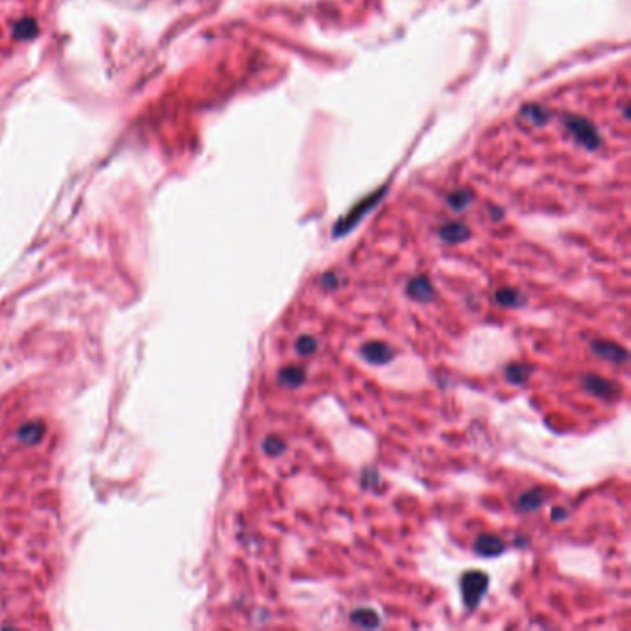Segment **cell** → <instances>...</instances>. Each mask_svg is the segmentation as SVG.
Listing matches in <instances>:
<instances>
[{
    "mask_svg": "<svg viewBox=\"0 0 631 631\" xmlns=\"http://www.w3.org/2000/svg\"><path fill=\"white\" fill-rule=\"evenodd\" d=\"M383 193H385V187L378 189V191H374V193L369 194V196H365L363 200H359L358 204H356V206H354L352 209L346 213L345 217H343V219H341L339 222L334 226V236H337V237L345 236V233H348V231L352 230L354 226H358L359 220L363 219L365 215L371 211L372 207L376 206L378 202H380Z\"/></svg>",
    "mask_w": 631,
    "mask_h": 631,
    "instance_id": "obj_1",
    "label": "cell"
},
{
    "mask_svg": "<svg viewBox=\"0 0 631 631\" xmlns=\"http://www.w3.org/2000/svg\"><path fill=\"white\" fill-rule=\"evenodd\" d=\"M489 587V576L481 571H467L461 577V596L467 609L478 607Z\"/></svg>",
    "mask_w": 631,
    "mask_h": 631,
    "instance_id": "obj_2",
    "label": "cell"
},
{
    "mask_svg": "<svg viewBox=\"0 0 631 631\" xmlns=\"http://www.w3.org/2000/svg\"><path fill=\"white\" fill-rule=\"evenodd\" d=\"M582 385L585 391H589L590 395L598 396L601 400H615L619 396L617 395L619 387L598 374H582Z\"/></svg>",
    "mask_w": 631,
    "mask_h": 631,
    "instance_id": "obj_3",
    "label": "cell"
},
{
    "mask_svg": "<svg viewBox=\"0 0 631 631\" xmlns=\"http://www.w3.org/2000/svg\"><path fill=\"white\" fill-rule=\"evenodd\" d=\"M566 126L571 130L572 134L576 135V139L585 145L587 148H596V146L600 145V137H598V132H596V128L590 124L589 121H585V119H580V117H566Z\"/></svg>",
    "mask_w": 631,
    "mask_h": 631,
    "instance_id": "obj_4",
    "label": "cell"
},
{
    "mask_svg": "<svg viewBox=\"0 0 631 631\" xmlns=\"http://www.w3.org/2000/svg\"><path fill=\"white\" fill-rule=\"evenodd\" d=\"M590 352L595 354L596 358L606 359V361H611V363L617 365H622L628 361V350H626L624 346L613 343V341H593V343H590Z\"/></svg>",
    "mask_w": 631,
    "mask_h": 631,
    "instance_id": "obj_5",
    "label": "cell"
},
{
    "mask_svg": "<svg viewBox=\"0 0 631 631\" xmlns=\"http://www.w3.org/2000/svg\"><path fill=\"white\" fill-rule=\"evenodd\" d=\"M361 356L372 365H385L395 358V348L383 341H369L361 346Z\"/></svg>",
    "mask_w": 631,
    "mask_h": 631,
    "instance_id": "obj_6",
    "label": "cell"
},
{
    "mask_svg": "<svg viewBox=\"0 0 631 631\" xmlns=\"http://www.w3.org/2000/svg\"><path fill=\"white\" fill-rule=\"evenodd\" d=\"M407 297L413 298L415 302H433L435 300V289L431 286V282L428 276H417L407 282L406 286Z\"/></svg>",
    "mask_w": 631,
    "mask_h": 631,
    "instance_id": "obj_7",
    "label": "cell"
},
{
    "mask_svg": "<svg viewBox=\"0 0 631 631\" xmlns=\"http://www.w3.org/2000/svg\"><path fill=\"white\" fill-rule=\"evenodd\" d=\"M474 552L481 558H496L505 552V542L498 535L481 534L474 542Z\"/></svg>",
    "mask_w": 631,
    "mask_h": 631,
    "instance_id": "obj_8",
    "label": "cell"
},
{
    "mask_svg": "<svg viewBox=\"0 0 631 631\" xmlns=\"http://www.w3.org/2000/svg\"><path fill=\"white\" fill-rule=\"evenodd\" d=\"M439 236H441V239H443L444 243L457 244L467 241L468 237H470V230H468V226L463 225V222H448V225L439 228Z\"/></svg>",
    "mask_w": 631,
    "mask_h": 631,
    "instance_id": "obj_9",
    "label": "cell"
},
{
    "mask_svg": "<svg viewBox=\"0 0 631 631\" xmlns=\"http://www.w3.org/2000/svg\"><path fill=\"white\" fill-rule=\"evenodd\" d=\"M306 382V369L300 365H289L278 372V383L282 387L297 389Z\"/></svg>",
    "mask_w": 631,
    "mask_h": 631,
    "instance_id": "obj_10",
    "label": "cell"
},
{
    "mask_svg": "<svg viewBox=\"0 0 631 631\" xmlns=\"http://www.w3.org/2000/svg\"><path fill=\"white\" fill-rule=\"evenodd\" d=\"M494 300L502 308H520V306L526 303V297L520 291L513 289V287H500V289H496Z\"/></svg>",
    "mask_w": 631,
    "mask_h": 631,
    "instance_id": "obj_11",
    "label": "cell"
},
{
    "mask_svg": "<svg viewBox=\"0 0 631 631\" xmlns=\"http://www.w3.org/2000/svg\"><path fill=\"white\" fill-rule=\"evenodd\" d=\"M544 504V492L542 489H529V491L522 492L518 500H516V507L526 513L537 511L540 505Z\"/></svg>",
    "mask_w": 631,
    "mask_h": 631,
    "instance_id": "obj_12",
    "label": "cell"
},
{
    "mask_svg": "<svg viewBox=\"0 0 631 631\" xmlns=\"http://www.w3.org/2000/svg\"><path fill=\"white\" fill-rule=\"evenodd\" d=\"M350 622L359 626V628L374 630V628L380 626V615L374 609H369V607H359V609L350 613Z\"/></svg>",
    "mask_w": 631,
    "mask_h": 631,
    "instance_id": "obj_13",
    "label": "cell"
},
{
    "mask_svg": "<svg viewBox=\"0 0 631 631\" xmlns=\"http://www.w3.org/2000/svg\"><path fill=\"white\" fill-rule=\"evenodd\" d=\"M505 378H507V382L522 385L529 378V369L522 363H509L505 369Z\"/></svg>",
    "mask_w": 631,
    "mask_h": 631,
    "instance_id": "obj_14",
    "label": "cell"
},
{
    "mask_svg": "<svg viewBox=\"0 0 631 631\" xmlns=\"http://www.w3.org/2000/svg\"><path fill=\"white\" fill-rule=\"evenodd\" d=\"M286 441H282L279 437H274V435H271V437H267L263 441V450H265V454L268 455H282L286 452Z\"/></svg>",
    "mask_w": 631,
    "mask_h": 631,
    "instance_id": "obj_15",
    "label": "cell"
},
{
    "mask_svg": "<svg viewBox=\"0 0 631 631\" xmlns=\"http://www.w3.org/2000/svg\"><path fill=\"white\" fill-rule=\"evenodd\" d=\"M317 350V341L311 337V335H302L300 339L297 341V352L300 356H311V354H315Z\"/></svg>",
    "mask_w": 631,
    "mask_h": 631,
    "instance_id": "obj_16",
    "label": "cell"
},
{
    "mask_svg": "<svg viewBox=\"0 0 631 631\" xmlns=\"http://www.w3.org/2000/svg\"><path fill=\"white\" fill-rule=\"evenodd\" d=\"M468 202H470V196H468L467 191H455L448 196V206L454 207V209H463V207L468 206Z\"/></svg>",
    "mask_w": 631,
    "mask_h": 631,
    "instance_id": "obj_17",
    "label": "cell"
},
{
    "mask_svg": "<svg viewBox=\"0 0 631 631\" xmlns=\"http://www.w3.org/2000/svg\"><path fill=\"white\" fill-rule=\"evenodd\" d=\"M524 115L528 117V121L535 122V124H542V122H547V113L540 110L539 106H529V108H524Z\"/></svg>",
    "mask_w": 631,
    "mask_h": 631,
    "instance_id": "obj_18",
    "label": "cell"
},
{
    "mask_svg": "<svg viewBox=\"0 0 631 631\" xmlns=\"http://www.w3.org/2000/svg\"><path fill=\"white\" fill-rule=\"evenodd\" d=\"M321 284H322V287H324V289H330V291H334V289H337V286H339V278H337V274L326 273L324 276H322Z\"/></svg>",
    "mask_w": 631,
    "mask_h": 631,
    "instance_id": "obj_19",
    "label": "cell"
}]
</instances>
